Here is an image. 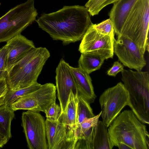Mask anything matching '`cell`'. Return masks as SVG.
I'll use <instances>...</instances> for the list:
<instances>
[{
    "mask_svg": "<svg viewBox=\"0 0 149 149\" xmlns=\"http://www.w3.org/2000/svg\"></svg>",
    "mask_w": 149,
    "mask_h": 149,
    "instance_id": "d6a6232c",
    "label": "cell"
},
{
    "mask_svg": "<svg viewBox=\"0 0 149 149\" xmlns=\"http://www.w3.org/2000/svg\"><path fill=\"white\" fill-rule=\"evenodd\" d=\"M94 127L76 136L74 149H92V142Z\"/></svg>",
    "mask_w": 149,
    "mask_h": 149,
    "instance_id": "603a6c76",
    "label": "cell"
},
{
    "mask_svg": "<svg viewBox=\"0 0 149 149\" xmlns=\"http://www.w3.org/2000/svg\"><path fill=\"white\" fill-rule=\"evenodd\" d=\"M15 115L10 106L5 104L0 106V134L8 141L12 137L11 123Z\"/></svg>",
    "mask_w": 149,
    "mask_h": 149,
    "instance_id": "ffe728a7",
    "label": "cell"
},
{
    "mask_svg": "<svg viewBox=\"0 0 149 149\" xmlns=\"http://www.w3.org/2000/svg\"><path fill=\"white\" fill-rule=\"evenodd\" d=\"M137 0H120L113 4L109 13L114 33L120 35L123 26L134 4Z\"/></svg>",
    "mask_w": 149,
    "mask_h": 149,
    "instance_id": "2e32d148",
    "label": "cell"
},
{
    "mask_svg": "<svg viewBox=\"0 0 149 149\" xmlns=\"http://www.w3.org/2000/svg\"><path fill=\"white\" fill-rule=\"evenodd\" d=\"M101 111L96 116L88 119L77 127L75 130L76 136L88 130L92 127H94L97 124L100 116Z\"/></svg>",
    "mask_w": 149,
    "mask_h": 149,
    "instance_id": "d4e9b609",
    "label": "cell"
},
{
    "mask_svg": "<svg viewBox=\"0 0 149 149\" xmlns=\"http://www.w3.org/2000/svg\"><path fill=\"white\" fill-rule=\"evenodd\" d=\"M56 87L52 83L41 85L36 91L21 97L10 106L14 111L24 110L45 112L56 99Z\"/></svg>",
    "mask_w": 149,
    "mask_h": 149,
    "instance_id": "ba28073f",
    "label": "cell"
},
{
    "mask_svg": "<svg viewBox=\"0 0 149 149\" xmlns=\"http://www.w3.org/2000/svg\"><path fill=\"white\" fill-rule=\"evenodd\" d=\"M77 90L78 95L88 103H93L96 97L89 74L79 67L74 68L71 66Z\"/></svg>",
    "mask_w": 149,
    "mask_h": 149,
    "instance_id": "9a60e30c",
    "label": "cell"
},
{
    "mask_svg": "<svg viewBox=\"0 0 149 149\" xmlns=\"http://www.w3.org/2000/svg\"><path fill=\"white\" fill-rule=\"evenodd\" d=\"M70 67L68 63L61 58L56 70V87L62 113L65 112L71 91L74 94H78Z\"/></svg>",
    "mask_w": 149,
    "mask_h": 149,
    "instance_id": "4fadbf2b",
    "label": "cell"
},
{
    "mask_svg": "<svg viewBox=\"0 0 149 149\" xmlns=\"http://www.w3.org/2000/svg\"><path fill=\"white\" fill-rule=\"evenodd\" d=\"M120 0H88L85 7L91 16L97 15L100 11L106 6L114 4Z\"/></svg>",
    "mask_w": 149,
    "mask_h": 149,
    "instance_id": "cb8c5ba5",
    "label": "cell"
},
{
    "mask_svg": "<svg viewBox=\"0 0 149 149\" xmlns=\"http://www.w3.org/2000/svg\"><path fill=\"white\" fill-rule=\"evenodd\" d=\"M105 60L99 54L90 52L81 53L78 61V67L89 74L99 69Z\"/></svg>",
    "mask_w": 149,
    "mask_h": 149,
    "instance_id": "d6986e66",
    "label": "cell"
},
{
    "mask_svg": "<svg viewBox=\"0 0 149 149\" xmlns=\"http://www.w3.org/2000/svg\"><path fill=\"white\" fill-rule=\"evenodd\" d=\"M124 69L123 65L116 61L114 62L112 67L107 71V74L109 76L115 77L118 73L121 72Z\"/></svg>",
    "mask_w": 149,
    "mask_h": 149,
    "instance_id": "f546056e",
    "label": "cell"
},
{
    "mask_svg": "<svg viewBox=\"0 0 149 149\" xmlns=\"http://www.w3.org/2000/svg\"><path fill=\"white\" fill-rule=\"evenodd\" d=\"M95 116L90 104L78 95L76 117V127L85 120Z\"/></svg>",
    "mask_w": 149,
    "mask_h": 149,
    "instance_id": "7402d4cb",
    "label": "cell"
},
{
    "mask_svg": "<svg viewBox=\"0 0 149 149\" xmlns=\"http://www.w3.org/2000/svg\"><path fill=\"white\" fill-rule=\"evenodd\" d=\"M93 26L99 33L105 35H111L114 33L112 23L109 18L98 24H93Z\"/></svg>",
    "mask_w": 149,
    "mask_h": 149,
    "instance_id": "4316f807",
    "label": "cell"
},
{
    "mask_svg": "<svg viewBox=\"0 0 149 149\" xmlns=\"http://www.w3.org/2000/svg\"><path fill=\"white\" fill-rule=\"evenodd\" d=\"M108 129L111 148L123 143L131 149H149L146 126L131 110H125L116 118Z\"/></svg>",
    "mask_w": 149,
    "mask_h": 149,
    "instance_id": "7a4b0ae2",
    "label": "cell"
},
{
    "mask_svg": "<svg viewBox=\"0 0 149 149\" xmlns=\"http://www.w3.org/2000/svg\"><path fill=\"white\" fill-rule=\"evenodd\" d=\"M21 119L28 148L48 149L45 118L38 112L28 110L22 113Z\"/></svg>",
    "mask_w": 149,
    "mask_h": 149,
    "instance_id": "9c48e42d",
    "label": "cell"
},
{
    "mask_svg": "<svg viewBox=\"0 0 149 149\" xmlns=\"http://www.w3.org/2000/svg\"><path fill=\"white\" fill-rule=\"evenodd\" d=\"M44 113L46 119L51 121H56L58 120L60 116L62 110L60 106L55 102L51 104Z\"/></svg>",
    "mask_w": 149,
    "mask_h": 149,
    "instance_id": "484cf974",
    "label": "cell"
},
{
    "mask_svg": "<svg viewBox=\"0 0 149 149\" xmlns=\"http://www.w3.org/2000/svg\"><path fill=\"white\" fill-rule=\"evenodd\" d=\"M50 53L45 47H35L15 63L8 72L6 81L9 89L15 90L37 82Z\"/></svg>",
    "mask_w": 149,
    "mask_h": 149,
    "instance_id": "3957f363",
    "label": "cell"
},
{
    "mask_svg": "<svg viewBox=\"0 0 149 149\" xmlns=\"http://www.w3.org/2000/svg\"><path fill=\"white\" fill-rule=\"evenodd\" d=\"M34 0L15 6L0 17V42H7L36 21L38 13Z\"/></svg>",
    "mask_w": 149,
    "mask_h": 149,
    "instance_id": "8992f818",
    "label": "cell"
},
{
    "mask_svg": "<svg viewBox=\"0 0 149 149\" xmlns=\"http://www.w3.org/2000/svg\"><path fill=\"white\" fill-rule=\"evenodd\" d=\"M108 127L101 120L98 121L94 127L92 149H112Z\"/></svg>",
    "mask_w": 149,
    "mask_h": 149,
    "instance_id": "e0dca14e",
    "label": "cell"
},
{
    "mask_svg": "<svg viewBox=\"0 0 149 149\" xmlns=\"http://www.w3.org/2000/svg\"><path fill=\"white\" fill-rule=\"evenodd\" d=\"M117 147L119 149H131L130 147L123 143H119Z\"/></svg>",
    "mask_w": 149,
    "mask_h": 149,
    "instance_id": "1f68e13d",
    "label": "cell"
},
{
    "mask_svg": "<svg viewBox=\"0 0 149 149\" xmlns=\"http://www.w3.org/2000/svg\"><path fill=\"white\" fill-rule=\"evenodd\" d=\"M8 141L6 137L0 134V148H2Z\"/></svg>",
    "mask_w": 149,
    "mask_h": 149,
    "instance_id": "4dcf8cb0",
    "label": "cell"
},
{
    "mask_svg": "<svg viewBox=\"0 0 149 149\" xmlns=\"http://www.w3.org/2000/svg\"><path fill=\"white\" fill-rule=\"evenodd\" d=\"M8 90L6 78L0 79V106L4 104L5 97Z\"/></svg>",
    "mask_w": 149,
    "mask_h": 149,
    "instance_id": "f1b7e54d",
    "label": "cell"
},
{
    "mask_svg": "<svg viewBox=\"0 0 149 149\" xmlns=\"http://www.w3.org/2000/svg\"><path fill=\"white\" fill-rule=\"evenodd\" d=\"M115 33L105 35L98 32L93 23L84 35L79 45L81 53L90 52L99 54L105 59L113 57Z\"/></svg>",
    "mask_w": 149,
    "mask_h": 149,
    "instance_id": "30bf717a",
    "label": "cell"
},
{
    "mask_svg": "<svg viewBox=\"0 0 149 149\" xmlns=\"http://www.w3.org/2000/svg\"><path fill=\"white\" fill-rule=\"evenodd\" d=\"M90 16L85 6H64L56 11L42 14L36 21L53 40L67 45L82 40L93 24Z\"/></svg>",
    "mask_w": 149,
    "mask_h": 149,
    "instance_id": "6da1fadb",
    "label": "cell"
},
{
    "mask_svg": "<svg viewBox=\"0 0 149 149\" xmlns=\"http://www.w3.org/2000/svg\"><path fill=\"white\" fill-rule=\"evenodd\" d=\"M113 52L125 66L141 71L146 63L144 55L137 45L129 38L122 35L114 40Z\"/></svg>",
    "mask_w": 149,
    "mask_h": 149,
    "instance_id": "8fae6325",
    "label": "cell"
},
{
    "mask_svg": "<svg viewBox=\"0 0 149 149\" xmlns=\"http://www.w3.org/2000/svg\"><path fill=\"white\" fill-rule=\"evenodd\" d=\"M99 102L102 122L107 127L129 104V95L121 82L105 90L100 95Z\"/></svg>",
    "mask_w": 149,
    "mask_h": 149,
    "instance_id": "52a82bcc",
    "label": "cell"
},
{
    "mask_svg": "<svg viewBox=\"0 0 149 149\" xmlns=\"http://www.w3.org/2000/svg\"><path fill=\"white\" fill-rule=\"evenodd\" d=\"M49 149H74L76 129L63 123L59 119L45 120Z\"/></svg>",
    "mask_w": 149,
    "mask_h": 149,
    "instance_id": "7c38bea8",
    "label": "cell"
},
{
    "mask_svg": "<svg viewBox=\"0 0 149 149\" xmlns=\"http://www.w3.org/2000/svg\"><path fill=\"white\" fill-rule=\"evenodd\" d=\"M41 85L36 82L28 87L18 90L8 89L5 97L4 104L10 106L17 99L36 91Z\"/></svg>",
    "mask_w": 149,
    "mask_h": 149,
    "instance_id": "44dd1931",
    "label": "cell"
},
{
    "mask_svg": "<svg viewBox=\"0 0 149 149\" xmlns=\"http://www.w3.org/2000/svg\"><path fill=\"white\" fill-rule=\"evenodd\" d=\"M6 59L7 50L5 45L0 48V79L6 78L7 75Z\"/></svg>",
    "mask_w": 149,
    "mask_h": 149,
    "instance_id": "83f0119b",
    "label": "cell"
},
{
    "mask_svg": "<svg viewBox=\"0 0 149 149\" xmlns=\"http://www.w3.org/2000/svg\"><path fill=\"white\" fill-rule=\"evenodd\" d=\"M78 97V94H74L71 91L65 112L58 119L64 124L75 129Z\"/></svg>",
    "mask_w": 149,
    "mask_h": 149,
    "instance_id": "ac0fdd59",
    "label": "cell"
},
{
    "mask_svg": "<svg viewBox=\"0 0 149 149\" xmlns=\"http://www.w3.org/2000/svg\"><path fill=\"white\" fill-rule=\"evenodd\" d=\"M122 80L129 95V106L138 119L149 124V77L147 72L124 69Z\"/></svg>",
    "mask_w": 149,
    "mask_h": 149,
    "instance_id": "277c9868",
    "label": "cell"
},
{
    "mask_svg": "<svg viewBox=\"0 0 149 149\" xmlns=\"http://www.w3.org/2000/svg\"><path fill=\"white\" fill-rule=\"evenodd\" d=\"M149 0H137L123 26L120 35L133 41L144 54L149 45Z\"/></svg>",
    "mask_w": 149,
    "mask_h": 149,
    "instance_id": "5b68a950",
    "label": "cell"
},
{
    "mask_svg": "<svg viewBox=\"0 0 149 149\" xmlns=\"http://www.w3.org/2000/svg\"><path fill=\"white\" fill-rule=\"evenodd\" d=\"M6 42L5 45L7 50L6 67L8 72L15 63L35 47L32 41L21 34Z\"/></svg>",
    "mask_w": 149,
    "mask_h": 149,
    "instance_id": "5bb4252c",
    "label": "cell"
}]
</instances>
